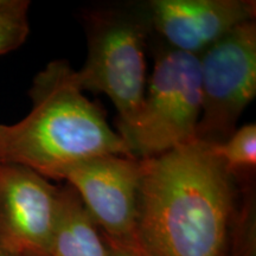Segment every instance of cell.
Wrapping results in <instances>:
<instances>
[{
  "mask_svg": "<svg viewBox=\"0 0 256 256\" xmlns=\"http://www.w3.org/2000/svg\"><path fill=\"white\" fill-rule=\"evenodd\" d=\"M60 190L30 168L0 164V242L20 256H50Z\"/></svg>",
  "mask_w": 256,
  "mask_h": 256,
  "instance_id": "52a82bcc",
  "label": "cell"
},
{
  "mask_svg": "<svg viewBox=\"0 0 256 256\" xmlns=\"http://www.w3.org/2000/svg\"><path fill=\"white\" fill-rule=\"evenodd\" d=\"M252 0H151L145 5L150 28L168 49L200 56L232 28L255 20Z\"/></svg>",
  "mask_w": 256,
  "mask_h": 256,
  "instance_id": "ba28073f",
  "label": "cell"
},
{
  "mask_svg": "<svg viewBox=\"0 0 256 256\" xmlns=\"http://www.w3.org/2000/svg\"><path fill=\"white\" fill-rule=\"evenodd\" d=\"M88 56L76 72L82 90L104 92L119 114L122 136L136 122L147 87L145 49L150 28L145 11L104 8L84 16Z\"/></svg>",
  "mask_w": 256,
  "mask_h": 256,
  "instance_id": "3957f363",
  "label": "cell"
},
{
  "mask_svg": "<svg viewBox=\"0 0 256 256\" xmlns=\"http://www.w3.org/2000/svg\"><path fill=\"white\" fill-rule=\"evenodd\" d=\"M24 119L0 124V164H16L57 179L64 170L104 156H134L80 87L76 70L54 60L37 74Z\"/></svg>",
  "mask_w": 256,
  "mask_h": 256,
  "instance_id": "7a4b0ae2",
  "label": "cell"
},
{
  "mask_svg": "<svg viewBox=\"0 0 256 256\" xmlns=\"http://www.w3.org/2000/svg\"><path fill=\"white\" fill-rule=\"evenodd\" d=\"M102 234V232H101ZM107 256H152L144 247L139 238L132 240H114L102 234Z\"/></svg>",
  "mask_w": 256,
  "mask_h": 256,
  "instance_id": "7c38bea8",
  "label": "cell"
},
{
  "mask_svg": "<svg viewBox=\"0 0 256 256\" xmlns=\"http://www.w3.org/2000/svg\"><path fill=\"white\" fill-rule=\"evenodd\" d=\"M236 177L194 140L142 159L138 238L152 256H228Z\"/></svg>",
  "mask_w": 256,
  "mask_h": 256,
  "instance_id": "6da1fadb",
  "label": "cell"
},
{
  "mask_svg": "<svg viewBox=\"0 0 256 256\" xmlns=\"http://www.w3.org/2000/svg\"><path fill=\"white\" fill-rule=\"evenodd\" d=\"M50 256H107L100 229L68 184L60 190Z\"/></svg>",
  "mask_w": 256,
  "mask_h": 256,
  "instance_id": "9c48e42d",
  "label": "cell"
},
{
  "mask_svg": "<svg viewBox=\"0 0 256 256\" xmlns=\"http://www.w3.org/2000/svg\"><path fill=\"white\" fill-rule=\"evenodd\" d=\"M2 0H0V4H2Z\"/></svg>",
  "mask_w": 256,
  "mask_h": 256,
  "instance_id": "5bb4252c",
  "label": "cell"
},
{
  "mask_svg": "<svg viewBox=\"0 0 256 256\" xmlns=\"http://www.w3.org/2000/svg\"><path fill=\"white\" fill-rule=\"evenodd\" d=\"M0 256H20L17 252L10 249L8 247H6L4 243L0 242Z\"/></svg>",
  "mask_w": 256,
  "mask_h": 256,
  "instance_id": "4fadbf2b",
  "label": "cell"
},
{
  "mask_svg": "<svg viewBox=\"0 0 256 256\" xmlns=\"http://www.w3.org/2000/svg\"><path fill=\"white\" fill-rule=\"evenodd\" d=\"M25 0H2L0 4V56L14 51L26 40L30 26Z\"/></svg>",
  "mask_w": 256,
  "mask_h": 256,
  "instance_id": "8fae6325",
  "label": "cell"
},
{
  "mask_svg": "<svg viewBox=\"0 0 256 256\" xmlns=\"http://www.w3.org/2000/svg\"><path fill=\"white\" fill-rule=\"evenodd\" d=\"M202 113L200 57L159 51L136 122L121 138L134 156L154 158L196 140Z\"/></svg>",
  "mask_w": 256,
  "mask_h": 256,
  "instance_id": "277c9868",
  "label": "cell"
},
{
  "mask_svg": "<svg viewBox=\"0 0 256 256\" xmlns=\"http://www.w3.org/2000/svg\"><path fill=\"white\" fill-rule=\"evenodd\" d=\"M210 146L234 177L241 178L246 174H250L256 166V124H244L226 142Z\"/></svg>",
  "mask_w": 256,
  "mask_h": 256,
  "instance_id": "30bf717a",
  "label": "cell"
},
{
  "mask_svg": "<svg viewBox=\"0 0 256 256\" xmlns=\"http://www.w3.org/2000/svg\"><path fill=\"white\" fill-rule=\"evenodd\" d=\"M200 57L202 113L196 140L226 142L256 94V24L246 22Z\"/></svg>",
  "mask_w": 256,
  "mask_h": 256,
  "instance_id": "5b68a950",
  "label": "cell"
},
{
  "mask_svg": "<svg viewBox=\"0 0 256 256\" xmlns=\"http://www.w3.org/2000/svg\"><path fill=\"white\" fill-rule=\"evenodd\" d=\"M66 180L104 235L114 240L138 238L142 159L104 156L70 166Z\"/></svg>",
  "mask_w": 256,
  "mask_h": 256,
  "instance_id": "8992f818",
  "label": "cell"
}]
</instances>
